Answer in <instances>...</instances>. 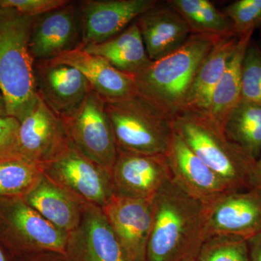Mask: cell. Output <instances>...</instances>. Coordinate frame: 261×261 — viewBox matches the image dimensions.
Instances as JSON below:
<instances>
[{
  "instance_id": "1",
  "label": "cell",
  "mask_w": 261,
  "mask_h": 261,
  "mask_svg": "<svg viewBox=\"0 0 261 261\" xmlns=\"http://www.w3.org/2000/svg\"><path fill=\"white\" fill-rule=\"evenodd\" d=\"M206 240L202 204L171 180L152 200L145 261H195Z\"/></svg>"
},
{
  "instance_id": "2",
  "label": "cell",
  "mask_w": 261,
  "mask_h": 261,
  "mask_svg": "<svg viewBox=\"0 0 261 261\" xmlns=\"http://www.w3.org/2000/svg\"><path fill=\"white\" fill-rule=\"evenodd\" d=\"M37 17L0 5V90L8 116L21 121L38 99L29 38Z\"/></svg>"
},
{
  "instance_id": "3",
  "label": "cell",
  "mask_w": 261,
  "mask_h": 261,
  "mask_svg": "<svg viewBox=\"0 0 261 261\" xmlns=\"http://www.w3.org/2000/svg\"><path fill=\"white\" fill-rule=\"evenodd\" d=\"M220 38L192 34L181 47L134 75L137 93L173 118L183 109L199 67Z\"/></svg>"
},
{
  "instance_id": "4",
  "label": "cell",
  "mask_w": 261,
  "mask_h": 261,
  "mask_svg": "<svg viewBox=\"0 0 261 261\" xmlns=\"http://www.w3.org/2000/svg\"><path fill=\"white\" fill-rule=\"evenodd\" d=\"M173 130L231 190L253 187L255 161L249 159L225 135L224 128L205 113L182 109L173 116Z\"/></svg>"
},
{
  "instance_id": "5",
  "label": "cell",
  "mask_w": 261,
  "mask_h": 261,
  "mask_svg": "<svg viewBox=\"0 0 261 261\" xmlns=\"http://www.w3.org/2000/svg\"><path fill=\"white\" fill-rule=\"evenodd\" d=\"M118 152L166 154L173 134V116L141 94L106 101Z\"/></svg>"
},
{
  "instance_id": "6",
  "label": "cell",
  "mask_w": 261,
  "mask_h": 261,
  "mask_svg": "<svg viewBox=\"0 0 261 261\" xmlns=\"http://www.w3.org/2000/svg\"><path fill=\"white\" fill-rule=\"evenodd\" d=\"M68 234L44 219L23 197H0V237L13 257L39 252L65 253Z\"/></svg>"
},
{
  "instance_id": "7",
  "label": "cell",
  "mask_w": 261,
  "mask_h": 261,
  "mask_svg": "<svg viewBox=\"0 0 261 261\" xmlns=\"http://www.w3.org/2000/svg\"><path fill=\"white\" fill-rule=\"evenodd\" d=\"M41 167L49 179L85 205L102 209L115 195L111 171L84 156L71 143Z\"/></svg>"
},
{
  "instance_id": "8",
  "label": "cell",
  "mask_w": 261,
  "mask_h": 261,
  "mask_svg": "<svg viewBox=\"0 0 261 261\" xmlns=\"http://www.w3.org/2000/svg\"><path fill=\"white\" fill-rule=\"evenodd\" d=\"M61 119L73 147L112 171L118 149L106 112V101L92 90L78 109Z\"/></svg>"
},
{
  "instance_id": "9",
  "label": "cell",
  "mask_w": 261,
  "mask_h": 261,
  "mask_svg": "<svg viewBox=\"0 0 261 261\" xmlns=\"http://www.w3.org/2000/svg\"><path fill=\"white\" fill-rule=\"evenodd\" d=\"M205 238L230 235L248 240L261 231V187L224 192L202 204Z\"/></svg>"
},
{
  "instance_id": "10",
  "label": "cell",
  "mask_w": 261,
  "mask_h": 261,
  "mask_svg": "<svg viewBox=\"0 0 261 261\" xmlns=\"http://www.w3.org/2000/svg\"><path fill=\"white\" fill-rule=\"evenodd\" d=\"M70 145L61 118L38 96L32 111L20 122L16 154L41 166L61 155Z\"/></svg>"
},
{
  "instance_id": "11",
  "label": "cell",
  "mask_w": 261,
  "mask_h": 261,
  "mask_svg": "<svg viewBox=\"0 0 261 261\" xmlns=\"http://www.w3.org/2000/svg\"><path fill=\"white\" fill-rule=\"evenodd\" d=\"M111 174L115 195L136 200H153L171 180L166 154L118 152Z\"/></svg>"
},
{
  "instance_id": "12",
  "label": "cell",
  "mask_w": 261,
  "mask_h": 261,
  "mask_svg": "<svg viewBox=\"0 0 261 261\" xmlns=\"http://www.w3.org/2000/svg\"><path fill=\"white\" fill-rule=\"evenodd\" d=\"M82 45L78 3H69L38 16L29 38V51L34 62L50 61Z\"/></svg>"
},
{
  "instance_id": "13",
  "label": "cell",
  "mask_w": 261,
  "mask_h": 261,
  "mask_svg": "<svg viewBox=\"0 0 261 261\" xmlns=\"http://www.w3.org/2000/svg\"><path fill=\"white\" fill-rule=\"evenodd\" d=\"M34 72L37 95L60 118L74 112L92 90L84 75L70 65L34 62Z\"/></svg>"
},
{
  "instance_id": "14",
  "label": "cell",
  "mask_w": 261,
  "mask_h": 261,
  "mask_svg": "<svg viewBox=\"0 0 261 261\" xmlns=\"http://www.w3.org/2000/svg\"><path fill=\"white\" fill-rule=\"evenodd\" d=\"M156 0H84L80 2L82 45L106 42L116 37L153 7Z\"/></svg>"
},
{
  "instance_id": "15",
  "label": "cell",
  "mask_w": 261,
  "mask_h": 261,
  "mask_svg": "<svg viewBox=\"0 0 261 261\" xmlns=\"http://www.w3.org/2000/svg\"><path fill=\"white\" fill-rule=\"evenodd\" d=\"M69 261H128L102 209L86 205L78 227L68 234Z\"/></svg>"
},
{
  "instance_id": "16",
  "label": "cell",
  "mask_w": 261,
  "mask_h": 261,
  "mask_svg": "<svg viewBox=\"0 0 261 261\" xmlns=\"http://www.w3.org/2000/svg\"><path fill=\"white\" fill-rule=\"evenodd\" d=\"M152 200L114 195L102 208L128 261H145L152 222Z\"/></svg>"
},
{
  "instance_id": "17",
  "label": "cell",
  "mask_w": 261,
  "mask_h": 261,
  "mask_svg": "<svg viewBox=\"0 0 261 261\" xmlns=\"http://www.w3.org/2000/svg\"><path fill=\"white\" fill-rule=\"evenodd\" d=\"M171 180L189 196L203 204L228 191H233L202 161L173 130L167 152Z\"/></svg>"
},
{
  "instance_id": "18",
  "label": "cell",
  "mask_w": 261,
  "mask_h": 261,
  "mask_svg": "<svg viewBox=\"0 0 261 261\" xmlns=\"http://www.w3.org/2000/svg\"><path fill=\"white\" fill-rule=\"evenodd\" d=\"M158 3L135 21L147 56L152 62L178 49L192 35L190 27L181 15L168 3Z\"/></svg>"
},
{
  "instance_id": "19",
  "label": "cell",
  "mask_w": 261,
  "mask_h": 261,
  "mask_svg": "<svg viewBox=\"0 0 261 261\" xmlns=\"http://www.w3.org/2000/svg\"><path fill=\"white\" fill-rule=\"evenodd\" d=\"M50 61L80 70L92 90L105 101L116 100L137 92L134 76L117 70L104 58L91 54L83 45Z\"/></svg>"
},
{
  "instance_id": "20",
  "label": "cell",
  "mask_w": 261,
  "mask_h": 261,
  "mask_svg": "<svg viewBox=\"0 0 261 261\" xmlns=\"http://www.w3.org/2000/svg\"><path fill=\"white\" fill-rule=\"evenodd\" d=\"M23 198L44 219L68 233L78 227L87 205L43 173Z\"/></svg>"
},
{
  "instance_id": "21",
  "label": "cell",
  "mask_w": 261,
  "mask_h": 261,
  "mask_svg": "<svg viewBox=\"0 0 261 261\" xmlns=\"http://www.w3.org/2000/svg\"><path fill=\"white\" fill-rule=\"evenodd\" d=\"M239 39L236 34H230L216 42L196 73L183 109L207 113L214 89L224 74Z\"/></svg>"
},
{
  "instance_id": "22",
  "label": "cell",
  "mask_w": 261,
  "mask_h": 261,
  "mask_svg": "<svg viewBox=\"0 0 261 261\" xmlns=\"http://www.w3.org/2000/svg\"><path fill=\"white\" fill-rule=\"evenodd\" d=\"M84 47L91 54L104 58L117 70L132 76L145 70L152 62L136 22L106 42Z\"/></svg>"
},
{
  "instance_id": "23",
  "label": "cell",
  "mask_w": 261,
  "mask_h": 261,
  "mask_svg": "<svg viewBox=\"0 0 261 261\" xmlns=\"http://www.w3.org/2000/svg\"><path fill=\"white\" fill-rule=\"evenodd\" d=\"M252 33L241 36L224 74L216 86L207 109V116L224 128L230 113L241 100L243 85V65Z\"/></svg>"
},
{
  "instance_id": "24",
  "label": "cell",
  "mask_w": 261,
  "mask_h": 261,
  "mask_svg": "<svg viewBox=\"0 0 261 261\" xmlns=\"http://www.w3.org/2000/svg\"><path fill=\"white\" fill-rule=\"evenodd\" d=\"M224 130L231 143L256 161L261 153V106L241 99L225 122Z\"/></svg>"
},
{
  "instance_id": "25",
  "label": "cell",
  "mask_w": 261,
  "mask_h": 261,
  "mask_svg": "<svg viewBox=\"0 0 261 261\" xmlns=\"http://www.w3.org/2000/svg\"><path fill=\"white\" fill-rule=\"evenodd\" d=\"M186 20L192 34L221 37L234 34L229 20L208 0H169Z\"/></svg>"
},
{
  "instance_id": "26",
  "label": "cell",
  "mask_w": 261,
  "mask_h": 261,
  "mask_svg": "<svg viewBox=\"0 0 261 261\" xmlns=\"http://www.w3.org/2000/svg\"><path fill=\"white\" fill-rule=\"evenodd\" d=\"M42 173L39 165L18 154L0 159V197H23Z\"/></svg>"
},
{
  "instance_id": "27",
  "label": "cell",
  "mask_w": 261,
  "mask_h": 261,
  "mask_svg": "<svg viewBox=\"0 0 261 261\" xmlns=\"http://www.w3.org/2000/svg\"><path fill=\"white\" fill-rule=\"evenodd\" d=\"M198 261H250L245 239L230 235H215L206 239Z\"/></svg>"
},
{
  "instance_id": "28",
  "label": "cell",
  "mask_w": 261,
  "mask_h": 261,
  "mask_svg": "<svg viewBox=\"0 0 261 261\" xmlns=\"http://www.w3.org/2000/svg\"><path fill=\"white\" fill-rule=\"evenodd\" d=\"M238 37L253 33L261 25V0H238L222 10Z\"/></svg>"
},
{
  "instance_id": "29",
  "label": "cell",
  "mask_w": 261,
  "mask_h": 261,
  "mask_svg": "<svg viewBox=\"0 0 261 261\" xmlns=\"http://www.w3.org/2000/svg\"><path fill=\"white\" fill-rule=\"evenodd\" d=\"M241 99L261 106V49L252 41L244 58Z\"/></svg>"
},
{
  "instance_id": "30",
  "label": "cell",
  "mask_w": 261,
  "mask_h": 261,
  "mask_svg": "<svg viewBox=\"0 0 261 261\" xmlns=\"http://www.w3.org/2000/svg\"><path fill=\"white\" fill-rule=\"evenodd\" d=\"M68 0H0V5L13 8L21 14L41 16L69 3Z\"/></svg>"
},
{
  "instance_id": "31",
  "label": "cell",
  "mask_w": 261,
  "mask_h": 261,
  "mask_svg": "<svg viewBox=\"0 0 261 261\" xmlns=\"http://www.w3.org/2000/svg\"><path fill=\"white\" fill-rule=\"evenodd\" d=\"M20 121L10 116H0V159L16 154Z\"/></svg>"
},
{
  "instance_id": "32",
  "label": "cell",
  "mask_w": 261,
  "mask_h": 261,
  "mask_svg": "<svg viewBox=\"0 0 261 261\" xmlns=\"http://www.w3.org/2000/svg\"><path fill=\"white\" fill-rule=\"evenodd\" d=\"M14 261H69L63 252H39L13 257Z\"/></svg>"
},
{
  "instance_id": "33",
  "label": "cell",
  "mask_w": 261,
  "mask_h": 261,
  "mask_svg": "<svg viewBox=\"0 0 261 261\" xmlns=\"http://www.w3.org/2000/svg\"><path fill=\"white\" fill-rule=\"evenodd\" d=\"M250 261H261V231L247 240Z\"/></svg>"
},
{
  "instance_id": "34",
  "label": "cell",
  "mask_w": 261,
  "mask_h": 261,
  "mask_svg": "<svg viewBox=\"0 0 261 261\" xmlns=\"http://www.w3.org/2000/svg\"><path fill=\"white\" fill-rule=\"evenodd\" d=\"M252 184L253 187H261V153L254 163L252 170Z\"/></svg>"
},
{
  "instance_id": "35",
  "label": "cell",
  "mask_w": 261,
  "mask_h": 261,
  "mask_svg": "<svg viewBox=\"0 0 261 261\" xmlns=\"http://www.w3.org/2000/svg\"><path fill=\"white\" fill-rule=\"evenodd\" d=\"M6 105L1 90H0V116H7Z\"/></svg>"
},
{
  "instance_id": "36",
  "label": "cell",
  "mask_w": 261,
  "mask_h": 261,
  "mask_svg": "<svg viewBox=\"0 0 261 261\" xmlns=\"http://www.w3.org/2000/svg\"><path fill=\"white\" fill-rule=\"evenodd\" d=\"M0 261H10L1 245H0Z\"/></svg>"
},
{
  "instance_id": "37",
  "label": "cell",
  "mask_w": 261,
  "mask_h": 261,
  "mask_svg": "<svg viewBox=\"0 0 261 261\" xmlns=\"http://www.w3.org/2000/svg\"><path fill=\"white\" fill-rule=\"evenodd\" d=\"M260 37H261V32H260Z\"/></svg>"
},
{
  "instance_id": "38",
  "label": "cell",
  "mask_w": 261,
  "mask_h": 261,
  "mask_svg": "<svg viewBox=\"0 0 261 261\" xmlns=\"http://www.w3.org/2000/svg\"><path fill=\"white\" fill-rule=\"evenodd\" d=\"M195 261H198V260H195Z\"/></svg>"
}]
</instances>
